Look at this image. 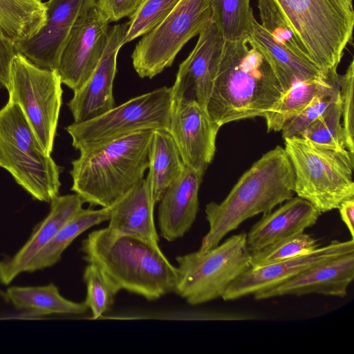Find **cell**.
Returning a JSON list of instances; mask_svg holds the SVG:
<instances>
[{"label": "cell", "mask_w": 354, "mask_h": 354, "mask_svg": "<svg viewBox=\"0 0 354 354\" xmlns=\"http://www.w3.org/2000/svg\"><path fill=\"white\" fill-rule=\"evenodd\" d=\"M283 94L268 60L249 36L225 41L206 106L217 125L263 117Z\"/></svg>", "instance_id": "6da1fadb"}, {"label": "cell", "mask_w": 354, "mask_h": 354, "mask_svg": "<svg viewBox=\"0 0 354 354\" xmlns=\"http://www.w3.org/2000/svg\"><path fill=\"white\" fill-rule=\"evenodd\" d=\"M83 259L100 268L115 292L122 290L155 301L174 292L178 270L159 245L106 228L92 231L82 242Z\"/></svg>", "instance_id": "7a4b0ae2"}, {"label": "cell", "mask_w": 354, "mask_h": 354, "mask_svg": "<svg viewBox=\"0 0 354 354\" xmlns=\"http://www.w3.org/2000/svg\"><path fill=\"white\" fill-rule=\"evenodd\" d=\"M295 174L282 147L278 145L264 153L241 176L225 198L205 206L209 230L203 236L201 252L218 245L231 231L261 213L293 197Z\"/></svg>", "instance_id": "3957f363"}, {"label": "cell", "mask_w": 354, "mask_h": 354, "mask_svg": "<svg viewBox=\"0 0 354 354\" xmlns=\"http://www.w3.org/2000/svg\"><path fill=\"white\" fill-rule=\"evenodd\" d=\"M153 131L134 132L80 151L72 161L71 190L91 206L113 205L144 178Z\"/></svg>", "instance_id": "277c9868"}, {"label": "cell", "mask_w": 354, "mask_h": 354, "mask_svg": "<svg viewBox=\"0 0 354 354\" xmlns=\"http://www.w3.org/2000/svg\"><path fill=\"white\" fill-rule=\"evenodd\" d=\"M267 1L292 32L303 56L324 73L337 72L353 42V0Z\"/></svg>", "instance_id": "5b68a950"}, {"label": "cell", "mask_w": 354, "mask_h": 354, "mask_svg": "<svg viewBox=\"0 0 354 354\" xmlns=\"http://www.w3.org/2000/svg\"><path fill=\"white\" fill-rule=\"evenodd\" d=\"M294 174V191L321 213L354 197V154L317 145L304 136L284 139Z\"/></svg>", "instance_id": "8992f818"}, {"label": "cell", "mask_w": 354, "mask_h": 354, "mask_svg": "<svg viewBox=\"0 0 354 354\" xmlns=\"http://www.w3.org/2000/svg\"><path fill=\"white\" fill-rule=\"evenodd\" d=\"M0 167L34 198L50 203L59 194L61 168L46 153L21 108L0 110Z\"/></svg>", "instance_id": "52a82bcc"}, {"label": "cell", "mask_w": 354, "mask_h": 354, "mask_svg": "<svg viewBox=\"0 0 354 354\" xmlns=\"http://www.w3.org/2000/svg\"><path fill=\"white\" fill-rule=\"evenodd\" d=\"M250 259L245 232L207 251L178 256L174 292L192 306L222 297L230 284L251 268Z\"/></svg>", "instance_id": "ba28073f"}, {"label": "cell", "mask_w": 354, "mask_h": 354, "mask_svg": "<svg viewBox=\"0 0 354 354\" xmlns=\"http://www.w3.org/2000/svg\"><path fill=\"white\" fill-rule=\"evenodd\" d=\"M174 102L171 87H162L133 97L91 120L66 129L80 152L130 133L169 129Z\"/></svg>", "instance_id": "9c48e42d"}, {"label": "cell", "mask_w": 354, "mask_h": 354, "mask_svg": "<svg viewBox=\"0 0 354 354\" xmlns=\"http://www.w3.org/2000/svg\"><path fill=\"white\" fill-rule=\"evenodd\" d=\"M56 70L37 66L17 53L10 66L8 101L22 110L46 153L51 154L62 102Z\"/></svg>", "instance_id": "30bf717a"}, {"label": "cell", "mask_w": 354, "mask_h": 354, "mask_svg": "<svg viewBox=\"0 0 354 354\" xmlns=\"http://www.w3.org/2000/svg\"><path fill=\"white\" fill-rule=\"evenodd\" d=\"M211 0H180L166 18L137 43L131 59L139 77L151 79L212 21Z\"/></svg>", "instance_id": "8fae6325"}, {"label": "cell", "mask_w": 354, "mask_h": 354, "mask_svg": "<svg viewBox=\"0 0 354 354\" xmlns=\"http://www.w3.org/2000/svg\"><path fill=\"white\" fill-rule=\"evenodd\" d=\"M109 24L97 0H91L75 21L57 68L62 83L73 91L88 80L98 65L109 37Z\"/></svg>", "instance_id": "7c38bea8"}, {"label": "cell", "mask_w": 354, "mask_h": 354, "mask_svg": "<svg viewBox=\"0 0 354 354\" xmlns=\"http://www.w3.org/2000/svg\"><path fill=\"white\" fill-rule=\"evenodd\" d=\"M220 128L196 101L174 99L168 130L186 167L205 172L214 157Z\"/></svg>", "instance_id": "4fadbf2b"}, {"label": "cell", "mask_w": 354, "mask_h": 354, "mask_svg": "<svg viewBox=\"0 0 354 354\" xmlns=\"http://www.w3.org/2000/svg\"><path fill=\"white\" fill-rule=\"evenodd\" d=\"M91 0H48L45 21L29 39L15 44L17 53L39 67L56 70L70 31Z\"/></svg>", "instance_id": "5bb4252c"}, {"label": "cell", "mask_w": 354, "mask_h": 354, "mask_svg": "<svg viewBox=\"0 0 354 354\" xmlns=\"http://www.w3.org/2000/svg\"><path fill=\"white\" fill-rule=\"evenodd\" d=\"M128 29V22L110 28L104 54L91 77L73 91L68 106L74 123L91 120L115 107L113 81L117 71V56Z\"/></svg>", "instance_id": "9a60e30c"}, {"label": "cell", "mask_w": 354, "mask_h": 354, "mask_svg": "<svg viewBox=\"0 0 354 354\" xmlns=\"http://www.w3.org/2000/svg\"><path fill=\"white\" fill-rule=\"evenodd\" d=\"M352 252H354V239L346 241L335 240L306 254L250 268L230 284L221 298L230 301L253 295L257 291L279 285L319 263Z\"/></svg>", "instance_id": "2e32d148"}, {"label": "cell", "mask_w": 354, "mask_h": 354, "mask_svg": "<svg viewBox=\"0 0 354 354\" xmlns=\"http://www.w3.org/2000/svg\"><path fill=\"white\" fill-rule=\"evenodd\" d=\"M224 43L212 20L198 35L194 49L179 65L171 86L174 99L194 100L206 109Z\"/></svg>", "instance_id": "e0dca14e"}, {"label": "cell", "mask_w": 354, "mask_h": 354, "mask_svg": "<svg viewBox=\"0 0 354 354\" xmlns=\"http://www.w3.org/2000/svg\"><path fill=\"white\" fill-rule=\"evenodd\" d=\"M354 278V252L315 266L275 286L253 294L256 300L319 294L344 297Z\"/></svg>", "instance_id": "ac0fdd59"}, {"label": "cell", "mask_w": 354, "mask_h": 354, "mask_svg": "<svg viewBox=\"0 0 354 354\" xmlns=\"http://www.w3.org/2000/svg\"><path fill=\"white\" fill-rule=\"evenodd\" d=\"M204 173L185 166L159 201L160 235L167 241L184 236L192 227L199 210L198 192Z\"/></svg>", "instance_id": "d6986e66"}, {"label": "cell", "mask_w": 354, "mask_h": 354, "mask_svg": "<svg viewBox=\"0 0 354 354\" xmlns=\"http://www.w3.org/2000/svg\"><path fill=\"white\" fill-rule=\"evenodd\" d=\"M50 203L48 214L35 227L25 244L12 257L0 261V282L2 284H10L17 276L25 272L37 254L82 209L84 203L75 193L57 195Z\"/></svg>", "instance_id": "ffe728a7"}, {"label": "cell", "mask_w": 354, "mask_h": 354, "mask_svg": "<svg viewBox=\"0 0 354 354\" xmlns=\"http://www.w3.org/2000/svg\"><path fill=\"white\" fill-rule=\"evenodd\" d=\"M322 213L310 202L299 196L285 201L277 209L263 214L247 234L250 252L279 241L304 232L313 226Z\"/></svg>", "instance_id": "44dd1931"}, {"label": "cell", "mask_w": 354, "mask_h": 354, "mask_svg": "<svg viewBox=\"0 0 354 354\" xmlns=\"http://www.w3.org/2000/svg\"><path fill=\"white\" fill-rule=\"evenodd\" d=\"M155 202L149 182L142 178L111 205L108 232L115 236H131L159 245L153 218Z\"/></svg>", "instance_id": "7402d4cb"}, {"label": "cell", "mask_w": 354, "mask_h": 354, "mask_svg": "<svg viewBox=\"0 0 354 354\" xmlns=\"http://www.w3.org/2000/svg\"><path fill=\"white\" fill-rule=\"evenodd\" d=\"M271 65L283 93L295 83L324 77L328 74L313 63L277 43L257 19L249 35Z\"/></svg>", "instance_id": "603a6c76"}, {"label": "cell", "mask_w": 354, "mask_h": 354, "mask_svg": "<svg viewBox=\"0 0 354 354\" xmlns=\"http://www.w3.org/2000/svg\"><path fill=\"white\" fill-rule=\"evenodd\" d=\"M185 168L179 149L169 130H153L147 179L155 203L160 201L166 189Z\"/></svg>", "instance_id": "cb8c5ba5"}, {"label": "cell", "mask_w": 354, "mask_h": 354, "mask_svg": "<svg viewBox=\"0 0 354 354\" xmlns=\"http://www.w3.org/2000/svg\"><path fill=\"white\" fill-rule=\"evenodd\" d=\"M6 294L17 308L32 316L80 315L88 310L84 301L75 302L64 297L53 283L41 286H12Z\"/></svg>", "instance_id": "d4e9b609"}, {"label": "cell", "mask_w": 354, "mask_h": 354, "mask_svg": "<svg viewBox=\"0 0 354 354\" xmlns=\"http://www.w3.org/2000/svg\"><path fill=\"white\" fill-rule=\"evenodd\" d=\"M111 212V206L99 209L82 208L37 254L28 265L25 272H33L54 266L77 236L91 227L108 221Z\"/></svg>", "instance_id": "484cf974"}, {"label": "cell", "mask_w": 354, "mask_h": 354, "mask_svg": "<svg viewBox=\"0 0 354 354\" xmlns=\"http://www.w3.org/2000/svg\"><path fill=\"white\" fill-rule=\"evenodd\" d=\"M327 75L292 85L283 93L279 100L263 115L268 132L280 131L291 118L299 114L313 99L330 82L333 75Z\"/></svg>", "instance_id": "4316f807"}, {"label": "cell", "mask_w": 354, "mask_h": 354, "mask_svg": "<svg viewBox=\"0 0 354 354\" xmlns=\"http://www.w3.org/2000/svg\"><path fill=\"white\" fill-rule=\"evenodd\" d=\"M44 21L41 0H0V28L15 44L35 35Z\"/></svg>", "instance_id": "83f0119b"}, {"label": "cell", "mask_w": 354, "mask_h": 354, "mask_svg": "<svg viewBox=\"0 0 354 354\" xmlns=\"http://www.w3.org/2000/svg\"><path fill=\"white\" fill-rule=\"evenodd\" d=\"M251 0H211L212 20L225 41L248 37L256 19Z\"/></svg>", "instance_id": "f1b7e54d"}, {"label": "cell", "mask_w": 354, "mask_h": 354, "mask_svg": "<svg viewBox=\"0 0 354 354\" xmlns=\"http://www.w3.org/2000/svg\"><path fill=\"white\" fill-rule=\"evenodd\" d=\"M341 120L342 104L339 95L310 124L302 136L326 148L335 150L346 149L345 133Z\"/></svg>", "instance_id": "f546056e"}, {"label": "cell", "mask_w": 354, "mask_h": 354, "mask_svg": "<svg viewBox=\"0 0 354 354\" xmlns=\"http://www.w3.org/2000/svg\"><path fill=\"white\" fill-rule=\"evenodd\" d=\"M320 247L313 236L304 232L286 238L250 252L251 268L260 267L308 254Z\"/></svg>", "instance_id": "4dcf8cb0"}, {"label": "cell", "mask_w": 354, "mask_h": 354, "mask_svg": "<svg viewBox=\"0 0 354 354\" xmlns=\"http://www.w3.org/2000/svg\"><path fill=\"white\" fill-rule=\"evenodd\" d=\"M339 75L335 73L330 82L298 115L289 120L281 129L284 139L302 136L310 124L339 97Z\"/></svg>", "instance_id": "1f68e13d"}, {"label": "cell", "mask_w": 354, "mask_h": 354, "mask_svg": "<svg viewBox=\"0 0 354 354\" xmlns=\"http://www.w3.org/2000/svg\"><path fill=\"white\" fill-rule=\"evenodd\" d=\"M83 281L86 287L84 301L91 311L92 319H99L111 310L117 292L95 264L88 263L83 272Z\"/></svg>", "instance_id": "d6a6232c"}, {"label": "cell", "mask_w": 354, "mask_h": 354, "mask_svg": "<svg viewBox=\"0 0 354 354\" xmlns=\"http://www.w3.org/2000/svg\"><path fill=\"white\" fill-rule=\"evenodd\" d=\"M180 0H143L129 17L122 46L143 36L158 26Z\"/></svg>", "instance_id": "836d02e7"}, {"label": "cell", "mask_w": 354, "mask_h": 354, "mask_svg": "<svg viewBox=\"0 0 354 354\" xmlns=\"http://www.w3.org/2000/svg\"><path fill=\"white\" fill-rule=\"evenodd\" d=\"M258 8L260 24L272 37L277 43L305 58L295 37L274 7L267 0H258Z\"/></svg>", "instance_id": "e575fe53"}, {"label": "cell", "mask_w": 354, "mask_h": 354, "mask_svg": "<svg viewBox=\"0 0 354 354\" xmlns=\"http://www.w3.org/2000/svg\"><path fill=\"white\" fill-rule=\"evenodd\" d=\"M339 92L342 104V119L346 149L354 154V59L346 72L339 75Z\"/></svg>", "instance_id": "d590c367"}, {"label": "cell", "mask_w": 354, "mask_h": 354, "mask_svg": "<svg viewBox=\"0 0 354 354\" xmlns=\"http://www.w3.org/2000/svg\"><path fill=\"white\" fill-rule=\"evenodd\" d=\"M143 0H97L98 7L109 23L130 17Z\"/></svg>", "instance_id": "8d00e7d4"}, {"label": "cell", "mask_w": 354, "mask_h": 354, "mask_svg": "<svg viewBox=\"0 0 354 354\" xmlns=\"http://www.w3.org/2000/svg\"><path fill=\"white\" fill-rule=\"evenodd\" d=\"M14 41L0 28V88H8L12 62L17 55Z\"/></svg>", "instance_id": "74e56055"}, {"label": "cell", "mask_w": 354, "mask_h": 354, "mask_svg": "<svg viewBox=\"0 0 354 354\" xmlns=\"http://www.w3.org/2000/svg\"><path fill=\"white\" fill-rule=\"evenodd\" d=\"M342 221L346 225L351 239H354V197L342 201L337 208Z\"/></svg>", "instance_id": "f35d334b"}, {"label": "cell", "mask_w": 354, "mask_h": 354, "mask_svg": "<svg viewBox=\"0 0 354 354\" xmlns=\"http://www.w3.org/2000/svg\"><path fill=\"white\" fill-rule=\"evenodd\" d=\"M0 295L2 296H6L7 297V295L5 294H3V292L0 290Z\"/></svg>", "instance_id": "ab89813d"}, {"label": "cell", "mask_w": 354, "mask_h": 354, "mask_svg": "<svg viewBox=\"0 0 354 354\" xmlns=\"http://www.w3.org/2000/svg\"></svg>", "instance_id": "60d3db41"}]
</instances>
